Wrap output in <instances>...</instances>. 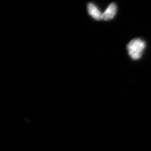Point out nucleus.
Listing matches in <instances>:
<instances>
[{
	"mask_svg": "<svg viewBox=\"0 0 151 151\" xmlns=\"http://www.w3.org/2000/svg\"><path fill=\"white\" fill-rule=\"evenodd\" d=\"M145 42L140 38L132 40L127 46V49L130 58L133 60H139L146 48Z\"/></svg>",
	"mask_w": 151,
	"mask_h": 151,
	"instance_id": "1",
	"label": "nucleus"
},
{
	"mask_svg": "<svg viewBox=\"0 0 151 151\" xmlns=\"http://www.w3.org/2000/svg\"><path fill=\"white\" fill-rule=\"evenodd\" d=\"M117 12V6L114 3H111L108 6L106 10L102 14V19L108 21L113 19Z\"/></svg>",
	"mask_w": 151,
	"mask_h": 151,
	"instance_id": "2",
	"label": "nucleus"
},
{
	"mask_svg": "<svg viewBox=\"0 0 151 151\" xmlns=\"http://www.w3.org/2000/svg\"><path fill=\"white\" fill-rule=\"evenodd\" d=\"M87 11L92 18L97 20L102 19V14L96 6L92 3H88L87 5Z\"/></svg>",
	"mask_w": 151,
	"mask_h": 151,
	"instance_id": "3",
	"label": "nucleus"
}]
</instances>
